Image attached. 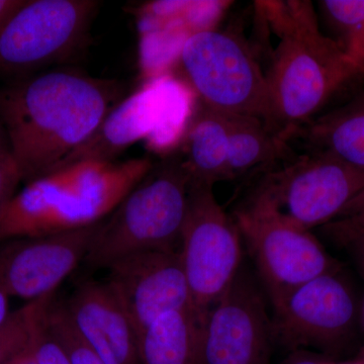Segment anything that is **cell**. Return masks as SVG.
Segmentation results:
<instances>
[{
  "mask_svg": "<svg viewBox=\"0 0 364 364\" xmlns=\"http://www.w3.org/2000/svg\"><path fill=\"white\" fill-rule=\"evenodd\" d=\"M361 360H363V363H364V358H363V359H361Z\"/></svg>",
  "mask_w": 364,
  "mask_h": 364,
  "instance_id": "e575fe53",
  "label": "cell"
},
{
  "mask_svg": "<svg viewBox=\"0 0 364 364\" xmlns=\"http://www.w3.org/2000/svg\"><path fill=\"white\" fill-rule=\"evenodd\" d=\"M188 186L181 157L155 163L149 173L98 225L86 264L107 268L134 253L179 250Z\"/></svg>",
  "mask_w": 364,
  "mask_h": 364,
  "instance_id": "277c9868",
  "label": "cell"
},
{
  "mask_svg": "<svg viewBox=\"0 0 364 364\" xmlns=\"http://www.w3.org/2000/svg\"><path fill=\"white\" fill-rule=\"evenodd\" d=\"M321 230L335 243L348 248L364 239V210L350 217L334 220L321 227Z\"/></svg>",
  "mask_w": 364,
  "mask_h": 364,
  "instance_id": "cb8c5ba5",
  "label": "cell"
},
{
  "mask_svg": "<svg viewBox=\"0 0 364 364\" xmlns=\"http://www.w3.org/2000/svg\"><path fill=\"white\" fill-rule=\"evenodd\" d=\"M46 308L43 311L37 326H36L35 332H33L32 343L30 347L31 354L38 364H72L65 349L58 340L55 338L54 335L46 324Z\"/></svg>",
  "mask_w": 364,
  "mask_h": 364,
  "instance_id": "603a6c76",
  "label": "cell"
},
{
  "mask_svg": "<svg viewBox=\"0 0 364 364\" xmlns=\"http://www.w3.org/2000/svg\"><path fill=\"white\" fill-rule=\"evenodd\" d=\"M31 347V346H30ZM11 364H38L36 363L35 359H33L32 354H31L30 349L28 351L25 352L23 355H21L20 358H16V360H14Z\"/></svg>",
  "mask_w": 364,
  "mask_h": 364,
  "instance_id": "d6a6232c",
  "label": "cell"
},
{
  "mask_svg": "<svg viewBox=\"0 0 364 364\" xmlns=\"http://www.w3.org/2000/svg\"><path fill=\"white\" fill-rule=\"evenodd\" d=\"M0 157H11L9 142L1 124H0Z\"/></svg>",
  "mask_w": 364,
  "mask_h": 364,
  "instance_id": "1f68e13d",
  "label": "cell"
},
{
  "mask_svg": "<svg viewBox=\"0 0 364 364\" xmlns=\"http://www.w3.org/2000/svg\"><path fill=\"white\" fill-rule=\"evenodd\" d=\"M345 54L349 57L352 63L354 64L360 73L364 72V28L359 33L355 40L351 43Z\"/></svg>",
  "mask_w": 364,
  "mask_h": 364,
  "instance_id": "484cf974",
  "label": "cell"
},
{
  "mask_svg": "<svg viewBox=\"0 0 364 364\" xmlns=\"http://www.w3.org/2000/svg\"><path fill=\"white\" fill-rule=\"evenodd\" d=\"M306 136L316 153L364 168V97L315 122Z\"/></svg>",
  "mask_w": 364,
  "mask_h": 364,
  "instance_id": "ac0fdd59",
  "label": "cell"
},
{
  "mask_svg": "<svg viewBox=\"0 0 364 364\" xmlns=\"http://www.w3.org/2000/svg\"><path fill=\"white\" fill-rule=\"evenodd\" d=\"M273 9L280 43L267 75V128L286 140L361 73L339 45L321 32L312 2H275Z\"/></svg>",
  "mask_w": 364,
  "mask_h": 364,
  "instance_id": "3957f363",
  "label": "cell"
},
{
  "mask_svg": "<svg viewBox=\"0 0 364 364\" xmlns=\"http://www.w3.org/2000/svg\"><path fill=\"white\" fill-rule=\"evenodd\" d=\"M226 117L229 127L227 181L274 161L286 152L284 140L260 119L228 114Z\"/></svg>",
  "mask_w": 364,
  "mask_h": 364,
  "instance_id": "d6986e66",
  "label": "cell"
},
{
  "mask_svg": "<svg viewBox=\"0 0 364 364\" xmlns=\"http://www.w3.org/2000/svg\"><path fill=\"white\" fill-rule=\"evenodd\" d=\"M122 100L116 81L66 68L14 79L0 88V124L21 182L52 172Z\"/></svg>",
  "mask_w": 364,
  "mask_h": 364,
  "instance_id": "6da1fadb",
  "label": "cell"
},
{
  "mask_svg": "<svg viewBox=\"0 0 364 364\" xmlns=\"http://www.w3.org/2000/svg\"><path fill=\"white\" fill-rule=\"evenodd\" d=\"M45 321L50 331L65 349L72 364H107L74 330L62 303L55 296L45 310Z\"/></svg>",
  "mask_w": 364,
  "mask_h": 364,
  "instance_id": "44dd1931",
  "label": "cell"
},
{
  "mask_svg": "<svg viewBox=\"0 0 364 364\" xmlns=\"http://www.w3.org/2000/svg\"><path fill=\"white\" fill-rule=\"evenodd\" d=\"M272 305L273 340L294 351L335 350L355 330L358 303L338 269L309 280Z\"/></svg>",
  "mask_w": 364,
  "mask_h": 364,
  "instance_id": "9c48e42d",
  "label": "cell"
},
{
  "mask_svg": "<svg viewBox=\"0 0 364 364\" xmlns=\"http://www.w3.org/2000/svg\"><path fill=\"white\" fill-rule=\"evenodd\" d=\"M232 218L272 304L309 280L339 269L310 230L287 219L260 189Z\"/></svg>",
  "mask_w": 364,
  "mask_h": 364,
  "instance_id": "5b68a950",
  "label": "cell"
},
{
  "mask_svg": "<svg viewBox=\"0 0 364 364\" xmlns=\"http://www.w3.org/2000/svg\"><path fill=\"white\" fill-rule=\"evenodd\" d=\"M364 188V168L315 153L270 174L261 191L287 219L306 230L338 219Z\"/></svg>",
  "mask_w": 364,
  "mask_h": 364,
  "instance_id": "30bf717a",
  "label": "cell"
},
{
  "mask_svg": "<svg viewBox=\"0 0 364 364\" xmlns=\"http://www.w3.org/2000/svg\"><path fill=\"white\" fill-rule=\"evenodd\" d=\"M179 255L200 325L242 268L243 241L213 186L189 183Z\"/></svg>",
  "mask_w": 364,
  "mask_h": 364,
  "instance_id": "ba28073f",
  "label": "cell"
},
{
  "mask_svg": "<svg viewBox=\"0 0 364 364\" xmlns=\"http://www.w3.org/2000/svg\"><path fill=\"white\" fill-rule=\"evenodd\" d=\"M62 305L74 330L105 363L142 364L138 332L105 280H85Z\"/></svg>",
  "mask_w": 364,
  "mask_h": 364,
  "instance_id": "5bb4252c",
  "label": "cell"
},
{
  "mask_svg": "<svg viewBox=\"0 0 364 364\" xmlns=\"http://www.w3.org/2000/svg\"><path fill=\"white\" fill-rule=\"evenodd\" d=\"M142 364H202V325L195 311L164 314L139 336Z\"/></svg>",
  "mask_w": 364,
  "mask_h": 364,
  "instance_id": "2e32d148",
  "label": "cell"
},
{
  "mask_svg": "<svg viewBox=\"0 0 364 364\" xmlns=\"http://www.w3.org/2000/svg\"><path fill=\"white\" fill-rule=\"evenodd\" d=\"M327 364H364L363 360L355 361V363H333L328 361Z\"/></svg>",
  "mask_w": 364,
  "mask_h": 364,
  "instance_id": "836d02e7",
  "label": "cell"
},
{
  "mask_svg": "<svg viewBox=\"0 0 364 364\" xmlns=\"http://www.w3.org/2000/svg\"><path fill=\"white\" fill-rule=\"evenodd\" d=\"M105 269L139 336L164 314L193 310L179 250H151L119 258Z\"/></svg>",
  "mask_w": 364,
  "mask_h": 364,
  "instance_id": "4fadbf2b",
  "label": "cell"
},
{
  "mask_svg": "<svg viewBox=\"0 0 364 364\" xmlns=\"http://www.w3.org/2000/svg\"><path fill=\"white\" fill-rule=\"evenodd\" d=\"M154 123V88L148 80L142 87L123 98L102 119L92 135L53 171L77 163L114 162L119 155L134 144L146 140Z\"/></svg>",
  "mask_w": 364,
  "mask_h": 364,
  "instance_id": "9a60e30c",
  "label": "cell"
},
{
  "mask_svg": "<svg viewBox=\"0 0 364 364\" xmlns=\"http://www.w3.org/2000/svg\"><path fill=\"white\" fill-rule=\"evenodd\" d=\"M178 60L203 107L228 116L254 117L267 127V75L240 38L214 28L193 33Z\"/></svg>",
  "mask_w": 364,
  "mask_h": 364,
  "instance_id": "8992f818",
  "label": "cell"
},
{
  "mask_svg": "<svg viewBox=\"0 0 364 364\" xmlns=\"http://www.w3.org/2000/svg\"><path fill=\"white\" fill-rule=\"evenodd\" d=\"M148 157L123 162H82L28 182L0 219V242L95 226L149 173Z\"/></svg>",
  "mask_w": 364,
  "mask_h": 364,
  "instance_id": "7a4b0ae2",
  "label": "cell"
},
{
  "mask_svg": "<svg viewBox=\"0 0 364 364\" xmlns=\"http://www.w3.org/2000/svg\"><path fill=\"white\" fill-rule=\"evenodd\" d=\"M54 296L55 294L28 301L11 312L6 324L0 328V364H11L30 349L38 321Z\"/></svg>",
  "mask_w": 364,
  "mask_h": 364,
  "instance_id": "ffe728a7",
  "label": "cell"
},
{
  "mask_svg": "<svg viewBox=\"0 0 364 364\" xmlns=\"http://www.w3.org/2000/svg\"><path fill=\"white\" fill-rule=\"evenodd\" d=\"M364 210V188L358 193L355 198H352L350 202L347 203L346 207L343 208L338 219L341 218L350 217V215L358 214ZM337 220V219H336Z\"/></svg>",
  "mask_w": 364,
  "mask_h": 364,
  "instance_id": "f1b7e54d",
  "label": "cell"
},
{
  "mask_svg": "<svg viewBox=\"0 0 364 364\" xmlns=\"http://www.w3.org/2000/svg\"><path fill=\"white\" fill-rule=\"evenodd\" d=\"M26 0H0V28L14 16Z\"/></svg>",
  "mask_w": 364,
  "mask_h": 364,
  "instance_id": "4316f807",
  "label": "cell"
},
{
  "mask_svg": "<svg viewBox=\"0 0 364 364\" xmlns=\"http://www.w3.org/2000/svg\"><path fill=\"white\" fill-rule=\"evenodd\" d=\"M9 299L11 296L0 287V328L6 324L7 318L11 314L9 311Z\"/></svg>",
  "mask_w": 364,
  "mask_h": 364,
  "instance_id": "f546056e",
  "label": "cell"
},
{
  "mask_svg": "<svg viewBox=\"0 0 364 364\" xmlns=\"http://www.w3.org/2000/svg\"><path fill=\"white\" fill-rule=\"evenodd\" d=\"M348 248H350L351 250L353 251L354 254H355L359 265L363 268L364 272V239H363V240L355 242V243L349 246Z\"/></svg>",
  "mask_w": 364,
  "mask_h": 364,
  "instance_id": "4dcf8cb0",
  "label": "cell"
},
{
  "mask_svg": "<svg viewBox=\"0 0 364 364\" xmlns=\"http://www.w3.org/2000/svg\"><path fill=\"white\" fill-rule=\"evenodd\" d=\"M95 0H26L0 28V77L11 80L80 51L100 9Z\"/></svg>",
  "mask_w": 364,
  "mask_h": 364,
  "instance_id": "52a82bcc",
  "label": "cell"
},
{
  "mask_svg": "<svg viewBox=\"0 0 364 364\" xmlns=\"http://www.w3.org/2000/svg\"><path fill=\"white\" fill-rule=\"evenodd\" d=\"M20 182V173L11 157H0V219L16 195Z\"/></svg>",
  "mask_w": 364,
  "mask_h": 364,
  "instance_id": "d4e9b609",
  "label": "cell"
},
{
  "mask_svg": "<svg viewBox=\"0 0 364 364\" xmlns=\"http://www.w3.org/2000/svg\"><path fill=\"white\" fill-rule=\"evenodd\" d=\"M318 6L337 37L335 42L346 52L364 28V0H322Z\"/></svg>",
  "mask_w": 364,
  "mask_h": 364,
  "instance_id": "7402d4cb",
  "label": "cell"
},
{
  "mask_svg": "<svg viewBox=\"0 0 364 364\" xmlns=\"http://www.w3.org/2000/svg\"><path fill=\"white\" fill-rule=\"evenodd\" d=\"M272 318L262 294L241 268L202 324V364H270Z\"/></svg>",
  "mask_w": 364,
  "mask_h": 364,
  "instance_id": "8fae6325",
  "label": "cell"
},
{
  "mask_svg": "<svg viewBox=\"0 0 364 364\" xmlns=\"http://www.w3.org/2000/svg\"><path fill=\"white\" fill-rule=\"evenodd\" d=\"M327 363L328 361L325 359L318 358L310 352L296 350L282 364H327Z\"/></svg>",
  "mask_w": 364,
  "mask_h": 364,
  "instance_id": "83f0119b",
  "label": "cell"
},
{
  "mask_svg": "<svg viewBox=\"0 0 364 364\" xmlns=\"http://www.w3.org/2000/svg\"><path fill=\"white\" fill-rule=\"evenodd\" d=\"M229 127L226 114L208 107L196 114L186 131V155L182 165L189 183L214 186L227 181Z\"/></svg>",
  "mask_w": 364,
  "mask_h": 364,
  "instance_id": "e0dca14e",
  "label": "cell"
},
{
  "mask_svg": "<svg viewBox=\"0 0 364 364\" xmlns=\"http://www.w3.org/2000/svg\"><path fill=\"white\" fill-rule=\"evenodd\" d=\"M98 224L95 226L11 239L0 245V287L28 301L51 296L85 260Z\"/></svg>",
  "mask_w": 364,
  "mask_h": 364,
  "instance_id": "7c38bea8",
  "label": "cell"
}]
</instances>
